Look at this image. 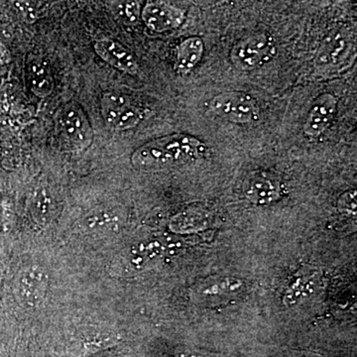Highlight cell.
Here are the masks:
<instances>
[{
	"instance_id": "6da1fadb",
	"label": "cell",
	"mask_w": 357,
	"mask_h": 357,
	"mask_svg": "<svg viewBox=\"0 0 357 357\" xmlns=\"http://www.w3.org/2000/svg\"><path fill=\"white\" fill-rule=\"evenodd\" d=\"M204 147L189 134H171L138 147L131 155V164L137 170H162L194 161L204 154Z\"/></svg>"
},
{
	"instance_id": "7a4b0ae2",
	"label": "cell",
	"mask_w": 357,
	"mask_h": 357,
	"mask_svg": "<svg viewBox=\"0 0 357 357\" xmlns=\"http://www.w3.org/2000/svg\"><path fill=\"white\" fill-rule=\"evenodd\" d=\"M55 130L61 147L68 152H83L93 141V129L83 107L74 100L56 112Z\"/></svg>"
},
{
	"instance_id": "3957f363",
	"label": "cell",
	"mask_w": 357,
	"mask_h": 357,
	"mask_svg": "<svg viewBox=\"0 0 357 357\" xmlns=\"http://www.w3.org/2000/svg\"><path fill=\"white\" fill-rule=\"evenodd\" d=\"M356 54V38L349 28L331 33L321 47L314 60V75L325 77L344 70Z\"/></svg>"
},
{
	"instance_id": "277c9868",
	"label": "cell",
	"mask_w": 357,
	"mask_h": 357,
	"mask_svg": "<svg viewBox=\"0 0 357 357\" xmlns=\"http://www.w3.org/2000/svg\"><path fill=\"white\" fill-rule=\"evenodd\" d=\"M103 121L114 130L124 131L134 128L144 119L145 110L138 107L123 93L109 91L100 100Z\"/></svg>"
},
{
	"instance_id": "5b68a950",
	"label": "cell",
	"mask_w": 357,
	"mask_h": 357,
	"mask_svg": "<svg viewBox=\"0 0 357 357\" xmlns=\"http://www.w3.org/2000/svg\"><path fill=\"white\" fill-rule=\"evenodd\" d=\"M276 53L269 35L255 34L241 40L232 47L230 60L236 69L248 72L266 64Z\"/></svg>"
},
{
	"instance_id": "8992f818",
	"label": "cell",
	"mask_w": 357,
	"mask_h": 357,
	"mask_svg": "<svg viewBox=\"0 0 357 357\" xmlns=\"http://www.w3.org/2000/svg\"><path fill=\"white\" fill-rule=\"evenodd\" d=\"M210 109L220 119L246 124L258 119V105L252 96L241 91H225L213 98Z\"/></svg>"
},
{
	"instance_id": "52a82bcc",
	"label": "cell",
	"mask_w": 357,
	"mask_h": 357,
	"mask_svg": "<svg viewBox=\"0 0 357 357\" xmlns=\"http://www.w3.org/2000/svg\"><path fill=\"white\" fill-rule=\"evenodd\" d=\"M141 18L152 31L163 33L180 27L185 20V11L166 2H148L141 10Z\"/></svg>"
},
{
	"instance_id": "ba28073f",
	"label": "cell",
	"mask_w": 357,
	"mask_h": 357,
	"mask_svg": "<svg viewBox=\"0 0 357 357\" xmlns=\"http://www.w3.org/2000/svg\"><path fill=\"white\" fill-rule=\"evenodd\" d=\"M337 100L332 93L319 96L312 105L303 131L307 137L317 138L330 128L337 114Z\"/></svg>"
},
{
	"instance_id": "9c48e42d",
	"label": "cell",
	"mask_w": 357,
	"mask_h": 357,
	"mask_svg": "<svg viewBox=\"0 0 357 357\" xmlns=\"http://www.w3.org/2000/svg\"><path fill=\"white\" fill-rule=\"evenodd\" d=\"M93 48L98 56L115 69L129 75L137 74L139 67L133 54L116 40H98L93 45Z\"/></svg>"
},
{
	"instance_id": "30bf717a",
	"label": "cell",
	"mask_w": 357,
	"mask_h": 357,
	"mask_svg": "<svg viewBox=\"0 0 357 357\" xmlns=\"http://www.w3.org/2000/svg\"><path fill=\"white\" fill-rule=\"evenodd\" d=\"M48 289V277L40 267L32 266L20 274L17 282L18 296L28 307L42 304Z\"/></svg>"
},
{
	"instance_id": "8fae6325",
	"label": "cell",
	"mask_w": 357,
	"mask_h": 357,
	"mask_svg": "<svg viewBox=\"0 0 357 357\" xmlns=\"http://www.w3.org/2000/svg\"><path fill=\"white\" fill-rule=\"evenodd\" d=\"M244 196L250 203L265 206L278 201L282 196V188L279 181L267 175L257 173L246 181L244 185Z\"/></svg>"
},
{
	"instance_id": "7c38bea8",
	"label": "cell",
	"mask_w": 357,
	"mask_h": 357,
	"mask_svg": "<svg viewBox=\"0 0 357 357\" xmlns=\"http://www.w3.org/2000/svg\"><path fill=\"white\" fill-rule=\"evenodd\" d=\"M321 278L316 270H305L295 277L283 296L286 306L294 307L309 298L316 291Z\"/></svg>"
},
{
	"instance_id": "4fadbf2b",
	"label": "cell",
	"mask_w": 357,
	"mask_h": 357,
	"mask_svg": "<svg viewBox=\"0 0 357 357\" xmlns=\"http://www.w3.org/2000/svg\"><path fill=\"white\" fill-rule=\"evenodd\" d=\"M204 54V42L199 37L185 39L177 48L175 69L178 74L188 75L199 64Z\"/></svg>"
},
{
	"instance_id": "5bb4252c",
	"label": "cell",
	"mask_w": 357,
	"mask_h": 357,
	"mask_svg": "<svg viewBox=\"0 0 357 357\" xmlns=\"http://www.w3.org/2000/svg\"><path fill=\"white\" fill-rule=\"evenodd\" d=\"M28 86L35 96L45 98L54 89L51 70L41 60H32L27 66Z\"/></svg>"
},
{
	"instance_id": "9a60e30c",
	"label": "cell",
	"mask_w": 357,
	"mask_h": 357,
	"mask_svg": "<svg viewBox=\"0 0 357 357\" xmlns=\"http://www.w3.org/2000/svg\"><path fill=\"white\" fill-rule=\"evenodd\" d=\"M243 282L234 277H215L199 284L197 293L202 298L227 297L241 292Z\"/></svg>"
},
{
	"instance_id": "2e32d148",
	"label": "cell",
	"mask_w": 357,
	"mask_h": 357,
	"mask_svg": "<svg viewBox=\"0 0 357 357\" xmlns=\"http://www.w3.org/2000/svg\"><path fill=\"white\" fill-rule=\"evenodd\" d=\"M206 222L203 213L198 211H184L178 213L171 220V227L176 231H187L201 227Z\"/></svg>"
},
{
	"instance_id": "e0dca14e",
	"label": "cell",
	"mask_w": 357,
	"mask_h": 357,
	"mask_svg": "<svg viewBox=\"0 0 357 357\" xmlns=\"http://www.w3.org/2000/svg\"><path fill=\"white\" fill-rule=\"evenodd\" d=\"M112 11L114 15L129 23L136 22L141 16L140 4L138 2H114Z\"/></svg>"
},
{
	"instance_id": "ac0fdd59",
	"label": "cell",
	"mask_w": 357,
	"mask_h": 357,
	"mask_svg": "<svg viewBox=\"0 0 357 357\" xmlns=\"http://www.w3.org/2000/svg\"><path fill=\"white\" fill-rule=\"evenodd\" d=\"M51 210V197L46 190L41 189L35 195L33 199V213L40 222H44Z\"/></svg>"
},
{
	"instance_id": "d6986e66",
	"label": "cell",
	"mask_w": 357,
	"mask_h": 357,
	"mask_svg": "<svg viewBox=\"0 0 357 357\" xmlns=\"http://www.w3.org/2000/svg\"><path fill=\"white\" fill-rule=\"evenodd\" d=\"M115 220L116 217L114 211H98L86 218V225L89 229H102L114 225Z\"/></svg>"
},
{
	"instance_id": "ffe728a7",
	"label": "cell",
	"mask_w": 357,
	"mask_h": 357,
	"mask_svg": "<svg viewBox=\"0 0 357 357\" xmlns=\"http://www.w3.org/2000/svg\"><path fill=\"white\" fill-rule=\"evenodd\" d=\"M337 208L344 215L356 217V191L351 190L342 194L337 201Z\"/></svg>"
},
{
	"instance_id": "44dd1931",
	"label": "cell",
	"mask_w": 357,
	"mask_h": 357,
	"mask_svg": "<svg viewBox=\"0 0 357 357\" xmlns=\"http://www.w3.org/2000/svg\"><path fill=\"white\" fill-rule=\"evenodd\" d=\"M14 6L20 11L23 18L27 22L32 23L38 20V11H37L36 6H34L33 2H14Z\"/></svg>"
},
{
	"instance_id": "7402d4cb",
	"label": "cell",
	"mask_w": 357,
	"mask_h": 357,
	"mask_svg": "<svg viewBox=\"0 0 357 357\" xmlns=\"http://www.w3.org/2000/svg\"><path fill=\"white\" fill-rule=\"evenodd\" d=\"M9 62H10V54L2 39L1 25H0V64L6 65Z\"/></svg>"
},
{
	"instance_id": "603a6c76",
	"label": "cell",
	"mask_w": 357,
	"mask_h": 357,
	"mask_svg": "<svg viewBox=\"0 0 357 357\" xmlns=\"http://www.w3.org/2000/svg\"><path fill=\"white\" fill-rule=\"evenodd\" d=\"M2 218H3V225L6 227H10V222H13V210H11L10 204H3L2 206Z\"/></svg>"
},
{
	"instance_id": "cb8c5ba5",
	"label": "cell",
	"mask_w": 357,
	"mask_h": 357,
	"mask_svg": "<svg viewBox=\"0 0 357 357\" xmlns=\"http://www.w3.org/2000/svg\"><path fill=\"white\" fill-rule=\"evenodd\" d=\"M163 357H199L196 352L189 351V349H184V351H177L172 352V354H167Z\"/></svg>"
},
{
	"instance_id": "d4e9b609",
	"label": "cell",
	"mask_w": 357,
	"mask_h": 357,
	"mask_svg": "<svg viewBox=\"0 0 357 357\" xmlns=\"http://www.w3.org/2000/svg\"><path fill=\"white\" fill-rule=\"evenodd\" d=\"M291 357H324L321 354H314L311 351H297L292 354Z\"/></svg>"
}]
</instances>
